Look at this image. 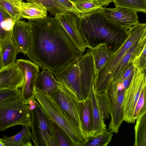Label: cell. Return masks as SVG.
Wrapping results in <instances>:
<instances>
[{"label":"cell","instance_id":"6da1fadb","mask_svg":"<svg viewBox=\"0 0 146 146\" xmlns=\"http://www.w3.org/2000/svg\"><path fill=\"white\" fill-rule=\"evenodd\" d=\"M29 20L31 41L26 55L42 70L47 69L55 74L82 57L83 54L77 48L54 17Z\"/></svg>","mask_w":146,"mask_h":146},{"label":"cell","instance_id":"7a4b0ae2","mask_svg":"<svg viewBox=\"0 0 146 146\" xmlns=\"http://www.w3.org/2000/svg\"><path fill=\"white\" fill-rule=\"evenodd\" d=\"M77 25L88 48L105 43L113 53L129 35L128 30L108 19L101 8L78 16Z\"/></svg>","mask_w":146,"mask_h":146},{"label":"cell","instance_id":"3957f363","mask_svg":"<svg viewBox=\"0 0 146 146\" xmlns=\"http://www.w3.org/2000/svg\"><path fill=\"white\" fill-rule=\"evenodd\" d=\"M53 75L59 83L72 92L79 101L86 99L94 86L95 77L90 49L81 58L72 61Z\"/></svg>","mask_w":146,"mask_h":146},{"label":"cell","instance_id":"277c9868","mask_svg":"<svg viewBox=\"0 0 146 146\" xmlns=\"http://www.w3.org/2000/svg\"><path fill=\"white\" fill-rule=\"evenodd\" d=\"M33 92L36 104L46 117L65 132L73 146H84L88 140L83 132L65 114L54 99L34 86Z\"/></svg>","mask_w":146,"mask_h":146},{"label":"cell","instance_id":"5b68a950","mask_svg":"<svg viewBox=\"0 0 146 146\" xmlns=\"http://www.w3.org/2000/svg\"><path fill=\"white\" fill-rule=\"evenodd\" d=\"M128 36L122 45L113 53L102 70L95 76L94 86L96 94L106 91L112 82L113 75L127 50L146 35V23L139 22L128 30Z\"/></svg>","mask_w":146,"mask_h":146},{"label":"cell","instance_id":"8992f818","mask_svg":"<svg viewBox=\"0 0 146 146\" xmlns=\"http://www.w3.org/2000/svg\"><path fill=\"white\" fill-rule=\"evenodd\" d=\"M29 105L21 97L7 100L0 102V130L5 131L18 125L31 127Z\"/></svg>","mask_w":146,"mask_h":146},{"label":"cell","instance_id":"52a82bcc","mask_svg":"<svg viewBox=\"0 0 146 146\" xmlns=\"http://www.w3.org/2000/svg\"><path fill=\"white\" fill-rule=\"evenodd\" d=\"M132 78V76H130L121 82H112L106 90L109 99L111 117L108 129L112 133H118L124 121L123 107L124 94Z\"/></svg>","mask_w":146,"mask_h":146},{"label":"cell","instance_id":"ba28073f","mask_svg":"<svg viewBox=\"0 0 146 146\" xmlns=\"http://www.w3.org/2000/svg\"><path fill=\"white\" fill-rule=\"evenodd\" d=\"M146 85L145 71H143L135 67L132 79L124 94V121L129 123L135 121L134 116L136 105L141 90Z\"/></svg>","mask_w":146,"mask_h":146},{"label":"cell","instance_id":"9c48e42d","mask_svg":"<svg viewBox=\"0 0 146 146\" xmlns=\"http://www.w3.org/2000/svg\"><path fill=\"white\" fill-rule=\"evenodd\" d=\"M37 105L35 109L30 111L32 140L34 146H57L47 119L40 108Z\"/></svg>","mask_w":146,"mask_h":146},{"label":"cell","instance_id":"30bf717a","mask_svg":"<svg viewBox=\"0 0 146 146\" xmlns=\"http://www.w3.org/2000/svg\"><path fill=\"white\" fill-rule=\"evenodd\" d=\"M58 83V88L50 95L65 114L82 131L80 119V101L70 90Z\"/></svg>","mask_w":146,"mask_h":146},{"label":"cell","instance_id":"8fae6325","mask_svg":"<svg viewBox=\"0 0 146 146\" xmlns=\"http://www.w3.org/2000/svg\"><path fill=\"white\" fill-rule=\"evenodd\" d=\"M55 18L69 36L77 48L84 54L87 45L83 39L77 25L78 16L68 11L57 13Z\"/></svg>","mask_w":146,"mask_h":146},{"label":"cell","instance_id":"7c38bea8","mask_svg":"<svg viewBox=\"0 0 146 146\" xmlns=\"http://www.w3.org/2000/svg\"><path fill=\"white\" fill-rule=\"evenodd\" d=\"M101 9L108 19L126 30L139 22L137 12L131 9L118 7L112 9L102 7Z\"/></svg>","mask_w":146,"mask_h":146},{"label":"cell","instance_id":"4fadbf2b","mask_svg":"<svg viewBox=\"0 0 146 146\" xmlns=\"http://www.w3.org/2000/svg\"><path fill=\"white\" fill-rule=\"evenodd\" d=\"M16 62L24 72L25 81L21 88V97L24 102L28 104L29 100L34 97L33 87L39 72V67L29 60L20 59L17 60Z\"/></svg>","mask_w":146,"mask_h":146},{"label":"cell","instance_id":"5bb4252c","mask_svg":"<svg viewBox=\"0 0 146 146\" xmlns=\"http://www.w3.org/2000/svg\"><path fill=\"white\" fill-rule=\"evenodd\" d=\"M24 81V72L16 62L0 70V90L21 88Z\"/></svg>","mask_w":146,"mask_h":146},{"label":"cell","instance_id":"9a60e30c","mask_svg":"<svg viewBox=\"0 0 146 146\" xmlns=\"http://www.w3.org/2000/svg\"><path fill=\"white\" fill-rule=\"evenodd\" d=\"M11 39L20 53L26 54L31 44V25L29 22L17 20L15 22Z\"/></svg>","mask_w":146,"mask_h":146},{"label":"cell","instance_id":"2e32d148","mask_svg":"<svg viewBox=\"0 0 146 146\" xmlns=\"http://www.w3.org/2000/svg\"><path fill=\"white\" fill-rule=\"evenodd\" d=\"M15 5L19 10L21 18L29 20L47 17V10L41 4L25 2L22 0H17Z\"/></svg>","mask_w":146,"mask_h":146},{"label":"cell","instance_id":"e0dca14e","mask_svg":"<svg viewBox=\"0 0 146 146\" xmlns=\"http://www.w3.org/2000/svg\"><path fill=\"white\" fill-rule=\"evenodd\" d=\"M80 102L82 129L88 141L93 137L94 135L92 104L88 97L82 101H80Z\"/></svg>","mask_w":146,"mask_h":146},{"label":"cell","instance_id":"ac0fdd59","mask_svg":"<svg viewBox=\"0 0 146 146\" xmlns=\"http://www.w3.org/2000/svg\"><path fill=\"white\" fill-rule=\"evenodd\" d=\"M89 48L92 59L95 76L104 68L113 52L105 43L99 44Z\"/></svg>","mask_w":146,"mask_h":146},{"label":"cell","instance_id":"d6986e66","mask_svg":"<svg viewBox=\"0 0 146 146\" xmlns=\"http://www.w3.org/2000/svg\"><path fill=\"white\" fill-rule=\"evenodd\" d=\"M0 58L3 68L16 62L17 56L20 53L11 38L0 41Z\"/></svg>","mask_w":146,"mask_h":146},{"label":"cell","instance_id":"ffe728a7","mask_svg":"<svg viewBox=\"0 0 146 146\" xmlns=\"http://www.w3.org/2000/svg\"><path fill=\"white\" fill-rule=\"evenodd\" d=\"M59 85L52 73L47 69H44L38 74L34 86L50 95L58 88Z\"/></svg>","mask_w":146,"mask_h":146},{"label":"cell","instance_id":"44dd1931","mask_svg":"<svg viewBox=\"0 0 146 146\" xmlns=\"http://www.w3.org/2000/svg\"><path fill=\"white\" fill-rule=\"evenodd\" d=\"M87 97L90 100L92 105L94 137L106 129V125L105 123L98 105L94 86L89 93Z\"/></svg>","mask_w":146,"mask_h":146},{"label":"cell","instance_id":"7402d4cb","mask_svg":"<svg viewBox=\"0 0 146 146\" xmlns=\"http://www.w3.org/2000/svg\"><path fill=\"white\" fill-rule=\"evenodd\" d=\"M30 128L23 126V128L17 134L11 137L3 135L0 138L4 146H32L31 140L32 134Z\"/></svg>","mask_w":146,"mask_h":146},{"label":"cell","instance_id":"603a6c76","mask_svg":"<svg viewBox=\"0 0 146 146\" xmlns=\"http://www.w3.org/2000/svg\"><path fill=\"white\" fill-rule=\"evenodd\" d=\"M134 127V146H146V112L137 117Z\"/></svg>","mask_w":146,"mask_h":146},{"label":"cell","instance_id":"cb8c5ba5","mask_svg":"<svg viewBox=\"0 0 146 146\" xmlns=\"http://www.w3.org/2000/svg\"><path fill=\"white\" fill-rule=\"evenodd\" d=\"M15 23L11 17L0 7V41L11 38Z\"/></svg>","mask_w":146,"mask_h":146},{"label":"cell","instance_id":"d4e9b609","mask_svg":"<svg viewBox=\"0 0 146 146\" xmlns=\"http://www.w3.org/2000/svg\"><path fill=\"white\" fill-rule=\"evenodd\" d=\"M47 119L57 146H73L71 140L65 132L54 122Z\"/></svg>","mask_w":146,"mask_h":146},{"label":"cell","instance_id":"484cf974","mask_svg":"<svg viewBox=\"0 0 146 146\" xmlns=\"http://www.w3.org/2000/svg\"><path fill=\"white\" fill-rule=\"evenodd\" d=\"M115 7H124L137 12L146 13V0H114Z\"/></svg>","mask_w":146,"mask_h":146},{"label":"cell","instance_id":"4316f807","mask_svg":"<svg viewBox=\"0 0 146 146\" xmlns=\"http://www.w3.org/2000/svg\"><path fill=\"white\" fill-rule=\"evenodd\" d=\"M112 133L106 129L89 140L84 146H106L111 141Z\"/></svg>","mask_w":146,"mask_h":146},{"label":"cell","instance_id":"83f0119b","mask_svg":"<svg viewBox=\"0 0 146 146\" xmlns=\"http://www.w3.org/2000/svg\"><path fill=\"white\" fill-rule=\"evenodd\" d=\"M73 4L80 15L100 9L103 6L99 2L92 0H79Z\"/></svg>","mask_w":146,"mask_h":146},{"label":"cell","instance_id":"f1b7e54d","mask_svg":"<svg viewBox=\"0 0 146 146\" xmlns=\"http://www.w3.org/2000/svg\"><path fill=\"white\" fill-rule=\"evenodd\" d=\"M98 105L104 120L110 119V102L106 91L96 94Z\"/></svg>","mask_w":146,"mask_h":146},{"label":"cell","instance_id":"f546056e","mask_svg":"<svg viewBox=\"0 0 146 146\" xmlns=\"http://www.w3.org/2000/svg\"><path fill=\"white\" fill-rule=\"evenodd\" d=\"M28 3H35L41 4L52 15L58 12L69 11L66 8L52 0H25Z\"/></svg>","mask_w":146,"mask_h":146},{"label":"cell","instance_id":"4dcf8cb0","mask_svg":"<svg viewBox=\"0 0 146 146\" xmlns=\"http://www.w3.org/2000/svg\"><path fill=\"white\" fill-rule=\"evenodd\" d=\"M17 0H0V7L12 18L14 21L21 19L19 10L15 5Z\"/></svg>","mask_w":146,"mask_h":146},{"label":"cell","instance_id":"1f68e13d","mask_svg":"<svg viewBox=\"0 0 146 146\" xmlns=\"http://www.w3.org/2000/svg\"><path fill=\"white\" fill-rule=\"evenodd\" d=\"M146 86L143 88L137 102L134 113L135 121L138 117L146 112Z\"/></svg>","mask_w":146,"mask_h":146},{"label":"cell","instance_id":"d6a6232c","mask_svg":"<svg viewBox=\"0 0 146 146\" xmlns=\"http://www.w3.org/2000/svg\"><path fill=\"white\" fill-rule=\"evenodd\" d=\"M146 46L141 52L132 60V64L139 70L145 71L146 69Z\"/></svg>","mask_w":146,"mask_h":146},{"label":"cell","instance_id":"836d02e7","mask_svg":"<svg viewBox=\"0 0 146 146\" xmlns=\"http://www.w3.org/2000/svg\"><path fill=\"white\" fill-rule=\"evenodd\" d=\"M22 89H6L0 90V102L6 100L20 97Z\"/></svg>","mask_w":146,"mask_h":146},{"label":"cell","instance_id":"e575fe53","mask_svg":"<svg viewBox=\"0 0 146 146\" xmlns=\"http://www.w3.org/2000/svg\"><path fill=\"white\" fill-rule=\"evenodd\" d=\"M60 4L69 11L72 12L78 16L80 15V14L76 8L73 3L69 0H52Z\"/></svg>","mask_w":146,"mask_h":146},{"label":"cell","instance_id":"d590c367","mask_svg":"<svg viewBox=\"0 0 146 146\" xmlns=\"http://www.w3.org/2000/svg\"><path fill=\"white\" fill-rule=\"evenodd\" d=\"M28 104L29 105V111L32 110L36 108L37 105L34 97L29 100Z\"/></svg>","mask_w":146,"mask_h":146},{"label":"cell","instance_id":"8d00e7d4","mask_svg":"<svg viewBox=\"0 0 146 146\" xmlns=\"http://www.w3.org/2000/svg\"><path fill=\"white\" fill-rule=\"evenodd\" d=\"M93 1H97L99 2L103 5V6L105 7L107 6L105 0H92Z\"/></svg>","mask_w":146,"mask_h":146},{"label":"cell","instance_id":"74e56055","mask_svg":"<svg viewBox=\"0 0 146 146\" xmlns=\"http://www.w3.org/2000/svg\"><path fill=\"white\" fill-rule=\"evenodd\" d=\"M106 2V3L107 6L111 2H113L114 0H105Z\"/></svg>","mask_w":146,"mask_h":146},{"label":"cell","instance_id":"f35d334b","mask_svg":"<svg viewBox=\"0 0 146 146\" xmlns=\"http://www.w3.org/2000/svg\"><path fill=\"white\" fill-rule=\"evenodd\" d=\"M69 0L70 1H71L73 3H74L79 0Z\"/></svg>","mask_w":146,"mask_h":146},{"label":"cell","instance_id":"ab89813d","mask_svg":"<svg viewBox=\"0 0 146 146\" xmlns=\"http://www.w3.org/2000/svg\"><path fill=\"white\" fill-rule=\"evenodd\" d=\"M3 68V67H2V66L1 63V60H0V70L1 69Z\"/></svg>","mask_w":146,"mask_h":146},{"label":"cell","instance_id":"60d3db41","mask_svg":"<svg viewBox=\"0 0 146 146\" xmlns=\"http://www.w3.org/2000/svg\"><path fill=\"white\" fill-rule=\"evenodd\" d=\"M0 146H4V145L1 141L0 138Z\"/></svg>","mask_w":146,"mask_h":146},{"label":"cell","instance_id":"b9f144b4","mask_svg":"<svg viewBox=\"0 0 146 146\" xmlns=\"http://www.w3.org/2000/svg\"></svg>","mask_w":146,"mask_h":146}]
</instances>
